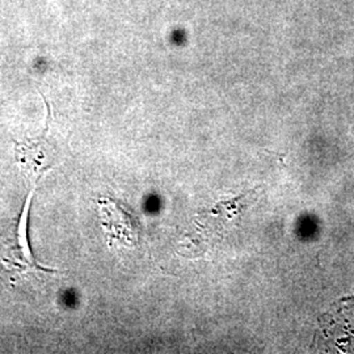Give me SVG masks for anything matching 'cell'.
I'll use <instances>...</instances> for the list:
<instances>
[{"label":"cell","mask_w":354,"mask_h":354,"mask_svg":"<svg viewBox=\"0 0 354 354\" xmlns=\"http://www.w3.org/2000/svg\"><path fill=\"white\" fill-rule=\"evenodd\" d=\"M33 189L28 197L23 213L17 222L7 228L0 236V266L10 273L29 274V273H54L53 269H45L37 264L28 241V210L32 203Z\"/></svg>","instance_id":"1"},{"label":"cell","mask_w":354,"mask_h":354,"mask_svg":"<svg viewBox=\"0 0 354 354\" xmlns=\"http://www.w3.org/2000/svg\"><path fill=\"white\" fill-rule=\"evenodd\" d=\"M46 109H48V120H46V129L44 130L42 136H39L35 140H26L17 143L16 146V159L23 172L29 178H36L44 176L48 169L53 168L58 162L59 150L55 142L51 138L50 127L53 122L51 117V106L48 100L44 97Z\"/></svg>","instance_id":"2"},{"label":"cell","mask_w":354,"mask_h":354,"mask_svg":"<svg viewBox=\"0 0 354 354\" xmlns=\"http://www.w3.org/2000/svg\"><path fill=\"white\" fill-rule=\"evenodd\" d=\"M104 225L111 236L117 241L136 244L140 239V225L138 218L127 206L112 200H102Z\"/></svg>","instance_id":"3"}]
</instances>
